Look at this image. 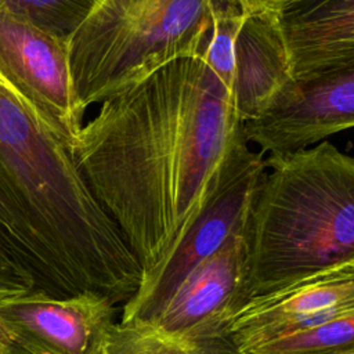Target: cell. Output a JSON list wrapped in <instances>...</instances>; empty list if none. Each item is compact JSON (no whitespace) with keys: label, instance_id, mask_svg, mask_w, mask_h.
I'll use <instances>...</instances> for the list:
<instances>
[{"label":"cell","instance_id":"cell-1","mask_svg":"<svg viewBox=\"0 0 354 354\" xmlns=\"http://www.w3.org/2000/svg\"><path fill=\"white\" fill-rule=\"evenodd\" d=\"M243 136L231 91L202 59L181 58L104 101L72 156L147 272L198 216Z\"/></svg>","mask_w":354,"mask_h":354},{"label":"cell","instance_id":"cell-2","mask_svg":"<svg viewBox=\"0 0 354 354\" xmlns=\"http://www.w3.org/2000/svg\"><path fill=\"white\" fill-rule=\"evenodd\" d=\"M0 257L29 292L126 303L144 268L71 149L0 79Z\"/></svg>","mask_w":354,"mask_h":354},{"label":"cell","instance_id":"cell-3","mask_svg":"<svg viewBox=\"0 0 354 354\" xmlns=\"http://www.w3.org/2000/svg\"><path fill=\"white\" fill-rule=\"evenodd\" d=\"M264 160L245 236L250 299L354 261V156L324 140Z\"/></svg>","mask_w":354,"mask_h":354},{"label":"cell","instance_id":"cell-4","mask_svg":"<svg viewBox=\"0 0 354 354\" xmlns=\"http://www.w3.org/2000/svg\"><path fill=\"white\" fill-rule=\"evenodd\" d=\"M213 0H101L68 40L69 73L86 109L159 68L206 54Z\"/></svg>","mask_w":354,"mask_h":354},{"label":"cell","instance_id":"cell-5","mask_svg":"<svg viewBox=\"0 0 354 354\" xmlns=\"http://www.w3.org/2000/svg\"><path fill=\"white\" fill-rule=\"evenodd\" d=\"M243 136L232 148L221 177L184 234L123 304L124 322L151 324L191 271L231 236L246 232L256 191L266 174L263 152L249 149Z\"/></svg>","mask_w":354,"mask_h":354},{"label":"cell","instance_id":"cell-6","mask_svg":"<svg viewBox=\"0 0 354 354\" xmlns=\"http://www.w3.org/2000/svg\"><path fill=\"white\" fill-rule=\"evenodd\" d=\"M0 79L72 152L86 109L73 90L68 40L37 28L1 1Z\"/></svg>","mask_w":354,"mask_h":354},{"label":"cell","instance_id":"cell-7","mask_svg":"<svg viewBox=\"0 0 354 354\" xmlns=\"http://www.w3.org/2000/svg\"><path fill=\"white\" fill-rule=\"evenodd\" d=\"M116 304L98 295L0 296V326L17 354H104Z\"/></svg>","mask_w":354,"mask_h":354},{"label":"cell","instance_id":"cell-8","mask_svg":"<svg viewBox=\"0 0 354 354\" xmlns=\"http://www.w3.org/2000/svg\"><path fill=\"white\" fill-rule=\"evenodd\" d=\"M353 127L354 59L307 80H293L267 113L243 123V133L260 152L278 155Z\"/></svg>","mask_w":354,"mask_h":354},{"label":"cell","instance_id":"cell-9","mask_svg":"<svg viewBox=\"0 0 354 354\" xmlns=\"http://www.w3.org/2000/svg\"><path fill=\"white\" fill-rule=\"evenodd\" d=\"M245 236L235 234L198 264L148 325L184 339L231 336L235 317L250 300Z\"/></svg>","mask_w":354,"mask_h":354},{"label":"cell","instance_id":"cell-10","mask_svg":"<svg viewBox=\"0 0 354 354\" xmlns=\"http://www.w3.org/2000/svg\"><path fill=\"white\" fill-rule=\"evenodd\" d=\"M354 308V261L250 299L231 337L241 351L318 328Z\"/></svg>","mask_w":354,"mask_h":354},{"label":"cell","instance_id":"cell-11","mask_svg":"<svg viewBox=\"0 0 354 354\" xmlns=\"http://www.w3.org/2000/svg\"><path fill=\"white\" fill-rule=\"evenodd\" d=\"M293 80L278 14L245 15L234 47L231 86L239 120L261 118Z\"/></svg>","mask_w":354,"mask_h":354},{"label":"cell","instance_id":"cell-12","mask_svg":"<svg viewBox=\"0 0 354 354\" xmlns=\"http://www.w3.org/2000/svg\"><path fill=\"white\" fill-rule=\"evenodd\" d=\"M278 21L295 80L354 59V0H297Z\"/></svg>","mask_w":354,"mask_h":354},{"label":"cell","instance_id":"cell-13","mask_svg":"<svg viewBox=\"0 0 354 354\" xmlns=\"http://www.w3.org/2000/svg\"><path fill=\"white\" fill-rule=\"evenodd\" d=\"M104 354H243L231 336L184 339L141 322H115Z\"/></svg>","mask_w":354,"mask_h":354},{"label":"cell","instance_id":"cell-14","mask_svg":"<svg viewBox=\"0 0 354 354\" xmlns=\"http://www.w3.org/2000/svg\"><path fill=\"white\" fill-rule=\"evenodd\" d=\"M354 348V308L307 332L242 351L243 354H340Z\"/></svg>","mask_w":354,"mask_h":354},{"label":"cell","instance_id":"cell-15","mask_svg":"<svg viewBox=\"0 0 354 354\" xmlns=\"http://www.w3.org/2000/svg\"><path fill=\"white\" fill-rule=\"evenodd\" d=\"M37 28L69 40L101 0H0Z\"/></svg>","mask_w":354,"mask_h":354},{"label":"cell","instance_id":"cell-16","mask_svg":"<svg viewBox=\"0 0 354 354\" xmlns=\"http://www.w3.org/2000/svg\"><path fill=\"white\" fill-rule=\"evenodd\" d=\"M245 14L232 0H213V32L202 61L231 91L234 75V47Z\"/></svg>","mask_w":354,"mask_h":354},{"label":"cell","instance_id":"cell-17","mask_svg":"<svg viewBox=\"0 0 354 354\" xmlns=\"http://www.w3.org/2000/svg\"><path fill=\"white\" fill-rule=\"evenodd\" d=\"M29 290V282L10 263L0 257V292L24 293Z\"/></svg>","mask_w":354,"mask_h":354},{"label":"cell","instance_id":"cell-18","mask_svg":"<svg viewBox=\"0 0 354 354\" xmlns=\"http://www.w3.org/2000/svg\"><path fill=\"white\" fill-rule=\"evenodd\" d=\"M245 15L272 12L279 14L297 0H232Z\"/></svg>","mask_w":354,"mask_h":354},{"label":"cell","instance_id":"cell-19","mask_svg":"<svg viewBox=\"0 0 354 354\" xmlns=\"http://www.w3.org/2000/svg\"><path fill=\"white\" fill-rule=\"evenodd\" d=\"M3 295H7V293L0 292V296H3ZM0 354H17V351L14 350L11 343L8 342L7 336L4 335L1 326H0Z\"/></svg>","mask_w":354,"mask_h":354},{"label":"cell","instance_id":"cell-20","mask_svg":"<svg viewBox=\"0 0 354 354\" xmlns=\"http://www.w3.org/2000/svg\"><path fill=\"white\" fill-rule=\"evenodd\" d=\"M340 354H354V348L348 350V351H344V353H340Z\"/></svg>","mask_w":354,"mask_h":354}]
</instances>
